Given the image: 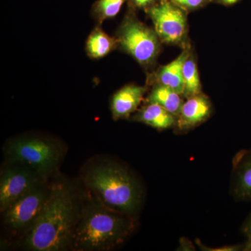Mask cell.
<instances>
[{
    "label": "cell",
    "instance_id": "obj_3",
    "mask_svg": "<svg viewBox=\"0 0 251 251\" xmlns=\"http://www.w3.org/2000/svg\"><path fill=\"white\" fill-rule=\"evenodd\" d=\"M85 182L105 206L138 219L145 192L139 179L126 167L113 162L96 165L86 173Z\"/></svg>",
    "mask_w": 251,
    "mask_h": 251
},
{
    "label": "cell",
    "instance_id": "obj_13",
    "mask_svg": "<svg viewBox=\"0 0 251 251\" xmlns=\"http://www.w3.org/2000/svg\"><path fill=\"white\" fill-rule=\"evenodd\" d=\"M132 120L163 130L175 128L176 117L158 104L148 103L132 117Z\"/></svg>",
    "mask_w": 251,
    "mask_h": 251
},
{
    "label": "cell",
    "instance_id": "obj_1",
    "mask_svg": "<svg viewBox=\"0 0 251 251\" xmlns=\"http://www.w3.org/2000/svg\"><path fill=\"white\" fill-rule=\"evenodd\" d=\"M82 204L67 185H52L45 206L23 235L25 249L60 251L72 249L73 239Z\"/></svg>",
    "mask_w": 251,
    "mask_h": 251
},
{
    "label": "cell",
    "instance_id": "obj_20",
    "mask_svg": "<svg viewBox=\"0 0 251 251\" xmlns=\"http://www.w3.org/2000/svg\"><path fill=\"white\" fill-rule=\"evenodd\" d=\"M242 232L246 239L244 243V251H251V214L242 225Z\"/></svg>",
    "mask_w": 251,
    "mask_h": 251
},
{
    "label": "cell",
    "instance_id": "obj_17",
    "mask_svg": "<svg viewBox=\"0 0 251 251\" xmlns=\"http://www.w3.org/2000/svg\"><path fill=\"white\" fill-rule=\"evenodd\" d=\"M125 0H98L94 4V14L99 21L115 17L121 10Z\"/></svg>",
    "mask_w": 251,
    "mask_h": 251
},
{
    "label": "cell",
    "instance_id": "obj_11",
    "mask_svg": "<svg viewBox=\"0 0 251 251\" xmlns=\"http://www.w3.org/2000/svg\"><path fill=\"white\" fill-rule=\"evenodd\" d=\"M146 91V87L135 85H126L117 91L111 100L114 120L128 119L141 103Z\"/></svg>",
    "mask_w": 251,
    "mask_h": 251
},
{
    "label": "cell",
    "instance_id": "obj_12",
    "mask_svg": "<svg viewBox=\"0 0 251 251\" xmlns=\"http://www.w3.org/2000/svg\"><path fill=\"white\" fill-rule=\"evenodd\" d=\"M190 52L191 51L187 47L174 60L160 67L155 75L156 84L168 86L183 97V66Z\"/></svg>",
    "mask_w": 251,
    "mask_h": 251
},
{
    "label": "cell",
    "instance_id": "obj_5",
    "mask_svg": "<svg viewBox=\"0 0 251 251\" xmlns=\"http://www.w3.org/2000/svg\"><path fill=\"white\" fill-rule=\"evenodd\" d=\"M130 11L119 30L117 42L122 49L144 67L155 62L160 52L156 31L140 22Z\"/></svg>",
    "mask_w": 251,
    "mask_h": 251
},
{
    "label": "cell",
    "instance_id": "obj_2",
    "mask_svg": "<svg viewBox=\"0 0 251 251\" xmlns=\"http://www.w3.org/2000/svg\"><path fill=\"white\" fill-rule=\"evenodd\" d=\"M136 222L137 219L110 209L92 194L82 204L72 249L90 251L112 250L131 235Z\"/></svg>",
    "mask_w": 251,
    "mask_h": 251
},
{
    "label": "cell",
    "instance_id": "obj_14",
    "mask_svg": "<svg viewBox=\"0 0 251 251\" xmlns=\"http://www.w3.org/2000/svg\"><path fill=\"white\" fill-rule=\"evenodd\" d=\"M181 94L168 86L156 84L147 98V103H156L177 117L184 100Z\"/></svg>",
    "mask_w": 251,
    "mask_h": 251
},
{
    "label": "cell",
    "instance_id": "obj_18",
    "mask_svg": "<svg viewBox=\"0 0 251 251\" xmlns=\"http://www.w3.org/2000/svg\"><path fill=\"white\" fill-rule=\"evenodd\" d=\"M175 5L184 9L186 12L196 11L205 7L209 3L213 2V0H170Z\"/></svg>",
    "mask_w": 251,
    "mask_h": 251
},
{
    "label": "cell",
    "instance_id": "obj_16",
    "mask_svg": "<svg viewBox=\"0 0 251 251\" xmlns=\"http://www.w3.org/2000/svg\"><path fill=\"white\" fill-rule=\"evenodd\" d=\"M183 80H184L183 97L184 98L188 99L202 93V85L200 79L197 64L191 52L185 60L184 66H183Z\"/></svg>",
    "mask_w": 251,
    "mask_h": 251
},
{
    "label": "cell",
    "instance_id": "obj_15",
    "mask_svg": "<svg viewBox=\"0 0 251 251\" xmlns=\"http://www.w3.org/2000/svg\"><path fill=\"white\" fill-rule=\"evenodd\" d=\"M117 44H118L117 39L110 37L101 29L97 28L89 36L86 49L87 54L92 58H102L110 53Z\"/></svg>",
    "mask_w": 251,
    "mask_h": 251
},
{
    "label": "cell",
    "instance_id": "obj_22",
    "mask_svg": "<svg viewBox=\"0 0 251 251\" xmlns=\"http://www.w3.org/2000/svg\"><path fill=\"white\" fill-rule=\"evenodd\" d=\"M179 249H181L179 250L182 251L195 250L192 243L188 240V239H185V238H181Z\"/></svg>",
    "mask_w": 251,
    "mask_h": 251
},
{
    "label": "cell",
    "instance_id": "obj_8",
    "mask_svg": "<svg viewBox=\"0 0 251 251\" xmlns=\"http://www.w3.org/2000/svg\"><path fill=\"white\" fill-rule=\"evenodd\" d=\"M46 181L47 179L29 167L8 161L0 176L1 212H4L20 198Z\"/></svg>",
    "mask_w": 251,
    "mask_h": 251
},
{
    "label": "cell",
    "instance_id": "obj_10",
    "mask_svg": "<svg viewBox=\"0 0 251 251\" xmlns=\"http://www.w3.org/2000/svg\"><path fill=\"white\" fill-rule=\"evenodd\" d=\"M230 193L240 202L251 201V148L242 150L232 158Z\"/></svg>",
    "mask_w": 251,
    "mask_h": 251
},
{
    "label": "cell",
    "instance_id": "obj_7",
    "mask_svg": "<svg viewBox=\"0 0 251 251\" xmlns=\"http://www.w3.org/2000/svg\"><path fill=\"white\" fill-rule=\"evenodd\" d=\"M47 181L41 183L3 212V222L6 228L15 233L23 234L29 228L49 200L52 185Z\"/></svg>",
    "mask_w": 251,
    "mask_h": 251
},
{
    "label": "cell",
    "instance_id": "obj_21",
    "mask_svg": "<svg viewBox=\"0 0 251 251\" xmlns=\"http://www.w3.org/2000/svg\"><path fill=\"white\" fill-rule=\"evenodd\" d=\"M131 7L138 8L148 11L153 5L156 4L158 0H128Z\"/></svg>",
    "mask_w": 251,
    "mask_h": 251
},
{
    "label": "cell",
    "instance_id": "obj_6",
    "mask_svg": "<svg viewBox=\"0 0 251 251\" xmlns=\"http://www.w3.org/2000/svg\"><path fill=\"white\" fill-rule=\"evenodd\" d=\"M162 42L184 46L187 38V12L170 0H158L146 11Z\"/></svg>",
    "mask_w": 251,
    "mask_h": 251
},
{
    "label": "cell",
    "instance_id": "obj_4",
    "mask_svg": "<svg viewBox=\"0 0 251 251\" xmlns=\"http://www.w3.org/2000/svg\"><path fill=\"white\" fill-rule=\"evenodd\" d=\"M6 155L9 161L31 168L48 180L59 166L62 156L58 143L39 137H23L10 141Z\"/></svg>",
    "mask_w": 251,
    "mask_h": 251
},
{
    "label": "cell",
    "instance_id": "obj_23",
    "mask_svg": "<svg viewBox=\"0 0 251 251\" xmlns=\"http://www.w3.org/2000/svg\"><path fill=\"white\" fill-rule=\"evenodd\" d=\"M239 1L240 0H213V2L224 5V6H232Z\"/></svg>",
    "mask_w": 251,
    "mask_h": 251
},
{
    "label": "cell",
    "instance_id": "obj_9",
    "mask_svg": "<svg viewBox=\"0 0 251 251\" xmlns=\"http://www.w3.org/2000/svg\"><path fill=\"white\" fill-rule=\"evenodd\" d=\"M212 112L210 99L202 92L186 99L176 117L175 131L183 134L194 129L204 123L211 117Z\"/></svg>",
    "mask_w": 251,
    "mask_h": 251
},
{
    "label": "cell",
    "instance_id": "obj_19",
    "mask_svg": "<svg viewBox=\"0 0 251 251\" xmlns=\"http://www.w3.org/2000/svg\"><path fill=\"white\" fill-rule=\"evenodd\" d=\"M196 245L198 246L201 250L209 251H244V244H237V245L225 246L219 248H210L207 247L203 244L200 239H196Z\"/></svg>",
    "mask_w": 251,
    "mask_h": 251
}]
</instances>
